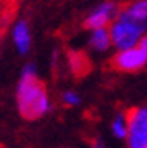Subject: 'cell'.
<instances>
[{
    "label": "cell",
    "mask_w": 147,
    "mask_h": 148,
    "mask_svg": "<svg viewBox=\"0 0 147 148\" xmlns=\"http://www.w3.org/2000/svg\"><path fill=\"white\" fill-rule=\"evenodd\" d=\"M0 3L5 5V7H13V8H15L17 7V0H0Z\"/></svg>",
    "instance_id": "obj_15"
},
{
    "label": "cell",
    "mask_w": 147,
    "mask_h": 148,
    "mask_svg": "<svg viewBox=\"0 0 147 148\" xmlns=\"http://www.w3.org/2000/svg\"><path fill=\"white\" fill-rule=\"evenodd\" d=\"M121 5L112 0H104L93 8V10L84 16L83 27L88 30H94V28H107L116 20V16L119 15Z\"/></svg>",
    "instance_id": "obj_5"
},
{
    "label": "cell",
    "mask_w": 147,
    "mask_h": 148,
    "mask_svg": "<svg viewBox=\"0 0 147 148\" xmlns=\"http://www.w3.org/2000/svg\"><path fill=\"white\" fill-rule=\"evenodd\" d=\"M147 64V51L141 45L119 49L111 58V68L119 73H136Z\"/></svg>",
    "instance_id": "obj_4"
},
{
    "label": "cell",
    "mask_w": 147,
    "mask_h": 148,
    "mask_svg": "<svg viewBox=\"0 0 147 148\" xmlns=\"http://www.w3.org/2000/svg\"><path fill=\"white\" fill-rule=\"evenodd\" d=\"M111 130L114 133V137L121 138V140H126V135H127V114L126 112H119L112 119Z\"/></svg>",
    "instance_id": "obj_10"
},
{
    "label": "cell",
    "mask_w": 147,
    "mask_h": 148,
    "mask_svg": "<svg viewBox=\"0 0 147 148\" xmlns=\"http://www.w3.org/2000/svg\"><path fill=\"white\" fill-rule=\"evenodd\" d=\"M61 102L66 107H76L81 104V97L74 90H64L63 94H61Z\"/></svg>",
    "instance_id": "obj_11"
},
{
    "label": "cell",
    "mask_w": 147,
    "mask_h": 148,
    "mask_svg": "<svg viewBox=\"0 0 147 148\" xmlns=\"http://www.w3.org/2000/svg\"><path fill=\"white\" fill-rule=\"evenodd\" d=\"M121 10L137 20L147 21V0H129L121 5Z\"/></svg>",
    "instance_id": "obj_9"
},
{
    "label": "cell",
    "mask_w": 147,
    "mask_h": 148,
    "mask_svg": "<svg viewBox=\"0 0 147 148\" xmlns=\"http://www.w3.org/2000/svg\"><path fill=\"white\" fill-rule=\"evenodd\" d=\"M17 106L20 115L26 120H37L51 110V99L37 73L35 64H26L17 87Z\"/></svg>",
    "instance_id": "obj_1"
},
{
    "label": "cell",
    "mask_w": 147,
    "mask_h": 148,
    "mask_svg": "<svg viewBox=\"0 0 147 148\" xmlns=\"http://www.w3.org/2000/svg\"><path fill=\"white\" fill-rule=\"evenodd\" d=\"M88 45H89V48L93 51H96V53H104L109 48H112L109 28H94V30H89Z\"/></svg>",
    "instance_id": "obj_7"
},
{
    "label": "cell",
    "mask_w": 147,
    "mask_h": 148,
    "mask_svg": "<svg viewBox=\"0 0 147 148\" xmlns=\"http://www.w3.org/2000/svg\"><path fill=\"white\" fill-rule=\"evenodd\" d=\"M139 45H141V46L147 51V32H146V35L142 36V40H141V43H139Z\"/></svg>",
    "instance_id": "obj_16"
},
{
    "label": "cell",
    "mask_w": 147,
    "mask_h": 148,
    "mask_svg": "<svg viewBox=\"0 0 147 148\" xmlns=\"http://www.w3.org/2000/svg\"><path fill=\"white\" fill-rule=\"evenodd\" d=\"M15 10L13 7H5V5H2L0 3V18L2 20H5V21H8L12 18V12Z\"/></svg>",
    "instance_id": "obj_12"
},
{
    "label": "cell",
    "mask_w": 147,
    "mask_h": 148,
    "mask_svg": "<svg viewBox=\"0 0 147 148\" xmlns=\"http://www.w3.org/2000/svg\"><path fill=\"white\" fill-rule=\"evenodd\" d=\"M109 35L114 49H127V48L137 46L141 43L142 36L147 32V21L137 20L134 16L124 13L119 10V15L116 16V20L111 23Z\"/></svg>",
    "instance_id": "obj_2"
},
{
    "label": "cell",
    "mask_w": 147,
    "mask_h": 148,
    "mask_svg": "<svg viewBox=\"0 0 147 148\" xmlns=\"http://www.w3.org/2000/svg\"><path fill=\"white\" fill-rule=\"evenodd\" d=\"M5 20L0 18V45H2V40H3V32H5Z\"/></svg>",
    "instance_id": "obj_14"
},
{
    "label": "cell",
    "mask_w": 147,
    "mask_h": 148,
    "mask_svg": "<svg viewBox=\"0 0 147 148\" xmlns=\"http://www.w3.org/2000/svg\"><path fill=\"white\" fill-rule=\"evenodd\" d=\"M89 148H104V143H103V140H99V138H94V140H91Z\"/></svg>",
    "instance_id": "obj_13"
},
{
    "label": "cell",
    "mask_w": 147,
    "mask_h": 148,
    "mask_svg": "<svg viewBox=\"0 0 147 148\" xmlns=\"http://www.w3.org/2000/svg\"><path fill=\"white\" fill-rule=\"evenodd\" d=\"M68 66H69V71L74 76H78V77L84 76L91 68L88 56L84 53H81V51H69L68 53Z\"/></svg>",
    "instance_id": "obj_8"
},
{
    "label": "cell",
    "mask_w": 147,
    "mask_h": 148,
    "mask_svg": "<svg viewBox=\"0 0 147 148\" xmlns=\"http://www.w3.org/2000/svg\"><path fill=\"white\" fill-rule=\"evenodd\" d=\"M127 114V148H147V107H134Z\"/></svg>",
    "instance_id": "obj_3"
},
{
    "label": "cell",
    "mask_w": 147,
    "mask_h": 148,
    "mask_svg": "<svg viewBox=\"0 0 147 148\" xmlns=\"http://www.w3.org/2000/svg\"><path fill=\"white\" fill-rule=\"evenodd\" d=\"M10 36L18 53L20 54L30 53V49H32V30H30L28 21L23 20V18L13 21L10 30Z\"/></svg>",
    "instance_id": "obj_6"
}]
</instances>
